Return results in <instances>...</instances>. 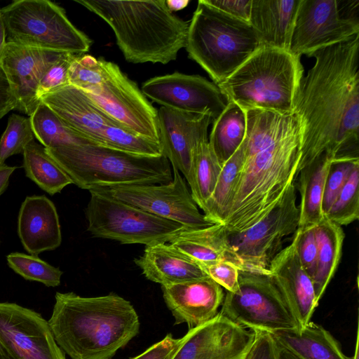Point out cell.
I'll return each instance as SVG.
<instances>
[{"mask_svg": "<svg viewBox=\"0 0 359 359\" xmlns=\"http://www.w3.org/2000/svg\"><path fill=\"white\" fill-rule=\"evenodd\" d=\"M310 57L315 64L294 110L302 130L297 174L322 154L335 159L358 158L359 151V34Z\"/></svg>", "mask_w": 359, "mask_h": 359, "instance_id": "6da1fadb", "label": "cell"}, {"mask_svg": "<svg viewBox=\"0 0 359 359\" xmlns=\"http://www.w3.org/2000/svg\"><path fill=\"white\" fill-rule=\"evenodd\" d=\"M245 161L228 215L229 234L241 233L264 217L295 181L302 130L294 113L246 110Z\"/></svg>", "mask_w": 359, "mask_h": 359, "instance_id": "7a4b0ae2", "label": "cell"}, {"mask_svg": "<svg viewBox=\"0 0 359 359\" xmlns=\"http://www.w3.org/2000/svg\"><path fill=\"white\" fill-rule=\"evenodd\" d=\"M55 298L48 322L56 343L72 359H111L139 332L133 306L116 294L85 297L57 292Z\"/></svg>", "mask_w": 359, "mask_h": 359, "instance_id": "3957f363", "label": "cell"}, {"mask_svg": "<svg viewBox=\"0 0 359 359\" xmlns=\"http://www.w3.org/2000/svg\"><path fill=\"white\" fill-rule=\"evenodd\" d=\"M75 1L109 25L128 62L165 65L185 48L189 22L171 12L165 0Z\"/></svg>", "mask_w": 359, "mask_h": 359, "instance_id": "277c9868", "label": "cell"}, {"mask_svg": "<svg viewBox=\"0 0 359 359\" xmlns=\"http://www.w3.org/2000/svg\"><path fill=\"white\" fill-rule=\"evenodd\" d=\"M46 150L73 184L88 191L100 186L168 184L173 179L163 155H139L91 143Z\"/></svg>", "mask_w": 359, "mask_h": 359, "instance_id": "5b68a950", "label": "cell"}, {"mask_svg": "<svg viewBox=\"0 0 359 359\" xmlns=\"http://www.w3.org/2000/svg\"><path fill=\"white\" fill-rule=\"evenodd\" d=\"M303 72L299 57L287 50L262 47L217 86L245 111L289 114L294 112Z\"/></svg>", "mask_w": 359, "mask_h": 359, "instance_id": "8992f818", "label": "cell"}, {"mask_svg": "<svg viewBox=\"0 0 359 359\" xmlns=\"http://www.w3.org/2000/svg\"><path fill=\"white\" fill-rule=\"evenodd\" d=\"M262 48L259 37L248 22L233 18L210 5L198 1L189 24L186 50L219 85Z\"/></svg>", "mask_w": 359, "mask_h": 359, "instance_id": "52a82bcc", "label": "cell"}, {"mask_svg": "<svg viewBox=\"0 0 359 359\" xmlns=\"http://www.w3.org/2000/svg\"><path fill=\"white\" fill-rule=\"evenodd\" d=\"M7 41L43 50L82 54L91 40L48 0H17L1 8Z\"/></svg>", "mask_w": 359, "mask_h": 359, "instance_id": "ba28073f", "label": "cell"}, {"mask_svg": "<svg viewBox=\"0 0 359 359\" xmlns=\"http://www.w3.org/2000/svg\"><path fill=\"white\" fill-rule=\"evenodd\" d=\"M222 305V314L252 331L271 334L301 327L270 274L240 271L238 290L227 291Z\"/></svg>", "mask_w": 359, "mask_h": 359, "instance_id": "9c48e42d", "label": "cell"}, {"mask_svg": "<svg viewBox=\"0 0 359 359\" xmlns=\"http://www.w3.org/2000/svg\"><path fill=\"white\" fill-rule=\"evenodd\" d=\"M88 231L95 237L123 244L150 245L169 243L183 224L144 211L123 202L90 193L86 209Z\"/></svg>", "mask_w": 359, "mask_h": 359, "instance_id": "30bf717a", "label": "cell"}, {"mask_svg": "<svg viewBox=\"0 0 359 359\" xmlns=\"http://www.w3.org/2000/svg\"><path fill=\"white\" fill-rule=\"evenodd\" d=\"M294 182L264 217L241 233L229 234L242 271L269 275L270 264L282 250L285 238L297 231L299 208Z\"/></svg>", "mask_w": 359, "mask_h": 359, "instance_id": "8fae6325", "label": "cell"}, {"mask_svg": "<svg viewBox=\"0 0 359 359\" xmlns=\"http://www.w3.org/2000/svg\"><path fill=\"white\" fill-rule=\"evenodd\" d=\"M300 0L289 51L310 57L323 48L348 40L359 34V1Z\"/></svg>", "mask_w": 359, "mask_h": 359, "instance_id": "7c38bea8", "label": "cell"}, {"mask_svg": "<svg viewBox=\"0 0 359 359\" xmlns=\"http://www.w3.org/2000/svg\"><path fill=\"white\" fill-rule=\"evenodd\" d=\"M102 66L101 86L85 93L120 127L159 143L156 109L116 64L102 58Z\"/></svg>", "mask_w": 359, "mask_h": 359, "instance_id": "4fadbf2b", "label": "cell"}, {"mask_svg": "<svg viewBox=\"0 0 359 359\" xmlns=\"http://www.w3.org/2000/svg\"><path fill=\"white\" fill-rule=\"evenodd\" d=\"M172 170L173 179L168 184L100 186L89 191L179 222L187 229L214 224L199 211L179 170L172 167Z\"/></svg>", "mask_w": 359, "mask_h": 359, "instance_id": "5bb4252c", "label": "cell"}, {"mask_svg": "<svg viewBox=\"0 0 359 359\" xmlns=\"http://www.w3.org/2000/svg\"><path fill=\"white\" fill-rule=\"evenodd\" d=\"M143 94L162 107L215 121L230 100L217 85L199 75L180 72L151 78L142 86Z\"/></svg>", "mask_w": 359, "mask_h": 359, "instance_id": "9a60e30c", "label": "cell"}, {"mask_svg": "<svg viewBox=\"0 0 359 359\" xmlns=\"http://www.w3.org/2000/svg\"><path fill=\"white\" fill-rule=\"evenodd\" d=\"M0 346L11 359H66L48 322L14 303H0Z\"/></svg>", "mask_w": 359, "mask_h": 359, "instance_id": "2e32d148", "label": "cell"}, {"mask_svg": "<svg viewBox=\"0 0 359 359\" xmlns=\"http://www.w3.org/2000/svg\"><path fill=\"white\" fill-rule=\"evenodd\" d=\"M255 331L220 312L189 330L171 359H245L255 340Z\"/></svg>", "mask_w": 359, "mask_h": 359, "instance_id": "e0dca14e", "label": "cell"}, {"mask_svg": "<svg viewBox=\"0 0 359 359\" xmlns=\"http://www.w3.org/2000/svg\"><path fill=\"white\" fill-rule=\"evenodd\" d=\"M62 53L7 41L0 67L16 99V109L29 116L33 114L41 102L37 94L41 76Z\"/></svg>", "mask_w": 359, "mask_h": 359, "instance_id": "ac0fdd59", "label": "cell"}, {"mask_svg": "<svg viewBox=\"0 0 359 359\" xmlns=\"http://www.w3.org/2000/svg\"><path fill=\"white\" fill-rule=\"evenodd\" d=\"M213 123L207 115L181 111L164 107L158 111L159 143L162 154L187 177L193 154L198 146L208 140V129Z\"/></svg>", "mask_w": 359, "mask_h": 359, "instance_id": "d6986e66", "label": "cell"}, {"mask_svg": "<svg viewBox=\"0 0 359 359\" xmlns=\"http://www.w3.org/2000/svg\"><path fill=\"white\" fill-rule=\"evenodd\" d=\"M165 303L175 318V325L187 323L189 329L217 316L224 294L211 278L161 286Z\"/></svg>", "mask_w": 359, "mask_h": 359, "instance_id": "ffe728a7", "label": "cell"}, {"mask_svg": "<svg viewBox=\"0 0 359 359\" xmlns=\"http://www.w3.org/2000/svg\"><path fill=\"white\" fill-rule=\"evenodd\" d=\"M72 131L99 145L100 135L108 126H117L82 90L67 85L40 97Z\"/></svg>", "mask_w": 359, "mask_h": 359, "instance_id": "44dd1931", "label": "cell"}, {"mask_svg": "<svg viewBox=\"0 0 359 359\" xmlns=\"http://www.w3.org/2000/svg\"><path fill=\"white\" fill-rule=\"evenodd\" d=\"M269 270L301 327L307 325L311 322L319 302L313 280L300 262L294 239L272 259Z\"/></svg>", "mask_w": 359, "mask_h": 359, "instance_id": "7402d4cb", "label": "cell"}, {"mask_svg": "<svg viewBox=\"0 0 359 359\" xmlns=\"http://www.w3.org/2000/svg\"><path fill=\"white\" fill-rule=\"evenodd\" d=\"M18 233L30 255L57 248L62 243V233L54 203L44 195L27 196L18 214Z\"/></svg>", "mask_w": 359, "mask_h": 359, "instance_id": "603a6c76", "label": "cell"}, {"mask_svg": "<svg viewBox=\"0 0 359 359\" xmlns=\"http://www.w3.org/2000/svg\"><path fill=\"white\" fill-rule=\"evenodd\" d=\"M300 0H252L249 23L262 47L289 51Z\"/></svg>", "mask_w": 359, "mask_h": 359, "instance_id": "cb8c5ba5", "label": "cell"}, {"mask_svg": "<svg viewBox=\"0 0 359 359\" xmlns=\"http://www.w3.org/2000/svg\"><path fill=\"white\" fill-rule=\"evenodd\" d=\"M135 263L147 279L161 286L208 276L198 264L169 243L147 245Z\"/></svg>", "mask_w": 359, "mask_h": 359, "instance_id": "d4e9b609", "label": "cell"}, {"mask_svg": "<svg viewBox=\"0 0 359 359\" xmlns=\"http://www.w3.org/2000/svg\"><path fill=\"white\" fill-rule=\"evenodd\" d=\"M229 233L223 224H214L201 229H185L175 236L169 243L199 266L220 260L241 266L232 250Z\"/></svg>", "mask_w": 359, "mask_h": 359, "instance_id": "484cf974", "label": "cell"}, {"mask_svg": "<svg viewBox=\"0 0 359 359\" xmlns=\"http://www.w3.org/2000/svg\"><path fill=\"white\" fill-rule=\"evenodd\" d=\"M270 334L276 343L300 359H353L344 353L327 330L311 321L300 328Z\"/></svg>", "mask_w": 359, "mask_h": 359, "instance_id": "4316f807", "label": "cell"}, {"mask_svg": "<svg viewBox=\"0 0 359 359\" xmlns=\"http://www.w3.org/2000/svg\"><path fill=\"white\" fill-rule=\"evenodd\" d=\"M331 159L322 154L297 174L300 194L298 228L314 226L325 218L323 198Z\"/></svg>", "mask_w": 359, "mask_h": 359, "instance_id": "83f0119b", "label": "cell"}, {"mask_svg": "<svg viewBox=\"0 0 359 359\" xmlns=\"http://www.w3.org/2000/svg\"><path fill=\"white\" fill-rule=\"evenodd\" d=\"M314 231L318 255L316 270L312 280L319 302L339 263L345 235L341 226L325 217L314 226Z\"/></svg>", "mask_w": 359, "mask_h": 359, "instance_id": "f1b7e54d", "label": "cell"}, {"mask_svg": "<svg viewBox=\"0 0 359 359\" xmlns=\"http://www.w3.org/2000/svg\"><path fill=\"white\" fill-rule=\"evenodd\" d=\"M246 128L245 111L232 101L213 121L208 143L222 166L241 145Z\"/></svg>", "mask_w": 359, "mask_h": 359, "instance_id": "f546056e", "label": "cell"}, {"mask_svg": "<svg viewBox=\"0 0 359 359\" xmlns=\"http://www.w3.org/2000/svg\"><path fill=\"white\" fill-rule=\"evenodd\" d=\"M245 155L244 140L236 151L223 164L215 189L201 209L205 219L212 224H223L228 215Z\"/></svg>", "mask_w": 359, "mask_h": 359, "instance_id": "4dcf8cb0", "label": "cell"}, {"mask_svg": "<svg viewBox=\"0 0 359 359\" xmlns=\"http://www.w3.org/2000/svg\"><path fill=\"white\" fill-rule=\"evenodd\" d=\"M22 155L26 176L48 194L60 193L73 183L41 144L34 140L31 142L25 147Z\"/></svg>", "mask_w": 359, "mask_h": 359, "instance_id": "1f68e13d", "label": "cell"}, {"mask_svg": "<svg viewBox=\"0 0 359 359\" xmlns=\"http://www.w3.org/2000/svg\"><path fill=\"white\" fill-rule=\"evenodd\" d=\"M222 167L208 140L201 142L193 154L189 175L186 178L191 196L201 209L211 196Z\"/></svg>", "mask_w": 359, "mask_h": 359, "instance_id": "d6a6232c", "label": "cell"}, {"mask_svg": "<svg viewBox=\"0 0 359 359\" xmlns=\"http://www.w3.org/2000/svg\"><path fill=\"white\" fill-rule=\"evenodd\" d=\"M29 119L35 137L46 149L68 144L91 143L68 128L41 101L29 116Z\"/></svg>", "mask_w": 359, "mask_h": 359, "instance_id": "836d02e7", "label": "cell"}, {"mask_svg": "<svg viewBox=\"0 0 359 359\" xmlns=\"http://www.w3.org/2000/svg\"><path fill=\"white\" fill-rule=\"evenodd\" d=\"M6 259L9 267L25 280L37 281L47 287L60 284L63 272L37 255L12 252L7 255Z\"/></svg>", "mask_w": 359, "mask_h": 359, "instance_id": "e575fe53", "label": "cell"}, {"mask_svg": "<svg viewBox=\"0 0 359 359\" xmlns=\"http://www.w3.org/2000/svg\"><path fill=\"white\" fill-rule=\"evenodd\" d=\"M99 145L139 155H163L158 142L137 135L117 126H108L103 129Z\"/></svg>", "mask_w": 359, "mask_h": 359, "instance_id": "d590c367", "label": "cell"}, {"mask_svg": "<svg viewBox=\"0 0 359 359\" xmlns=\"http://www.w3.org/2000/svg\"><path fill=\"white\" fill-rule=\"evenodd\" d=\"M358 184L359 164L353 169L325 217L340 226L356 221L359 217Z\"/></svg>", "mask_w": 359, "mask_h": 359, "instance_id": "8d00e7d4", "label": "cell"}, {"mask_svg": "<svg viewBox=\"0 0 359 359\" xmlns=\"http://www.w3.org/2000/svg\"><path fill=\"white\" fill-rule=\"evenodd\" d=\"M34 137L29 118L12 114L0 139V164L13 155L22 154Z\"/></svg>", "mask_w": 359, "mask_h": 359, "instance_id": "74e56055", "label": "cell"}, {"mask_svg": "<svg viewBox=\"0 0 359 359\" xmlns=\"http://www.w3.org/2000/svg\"><path fill=\"white\" fill-rule=\"evenodd\" d=\"M68 80L69 85L86 93L97 88L103 80L102 58L76 54L69 69Z\"/></svg>", "mask_w": 359, "mask_h": 359, "instance_id": "f35d334b", "label": "cell"}, {"mask_svg": "<svg viewBox=\"0 0 359 359\" xmlns=\"http://www.w3.org/2000/svg\"><path fill=\"white\" fill-rule=\"evenodd\" d=\"M359 164V158H340L331 161L327 174L323 198L324 215L327 213L353 169Z\"/></svg>", "mask_w": 359, "mask_h": 359, "instance_id": "ab89813d", "label": "cell"}, {"mask_svg": "<svg viewBox=\"0 0 359 359\" xmlns=\"http://www.w3.org/2000/svg\"><path fill=\"white\" fill-rule=\"evenodd\" d=\"M76 54L62 53L43 71L38 86V97L69 85L68 73L70 65Z\"/></svg>", "mask_w": 359, "mask_h": 359, "instance_id": "60d3db41", "label": "cell"}, {"mask_svg": "<svg viewBox=\"0 0 359 359\" xmlns=\"http://www.w3.org/2000/svg\"><path fill=\"white\" fill-rule=\"evenodd\" d=\"M314 226L297 228L293 236L300 262L312 280L316 270L318 255Z\"/></svg>", "mask_w": 359, "mask_h": 359, "instance_id": "b9f144b4", "label": "cell"}, {"mask_svg": "<svg viewBox=\"0 0 359 359\" xmlns=\"http://www.w3.org/2000/svg\"><path fill=\"white\" fill-rule=\"evenodd\" d=\"M206 275L226 291L235 292L238 288L239 269L227 260H220L200 266Z\"/></svg>", "mask_w": 359, "mask_h": 359, "instance_id": "7bdbcfd3", "label": "cell"}, {"mask_svg": "<svg viewBox=\"0 0 359 359\" xmlns=\"http://www.w3.org/2000/svg\"><path fill=\"white\" fill-rule=\"evenodd\" d=\"M181 339H175L171 334L153 344L144 352L130 359H171L180 344Z\"/></svg>", "mask_w": 359, "mask_h": 359, "instance_id": "ee69618b", "label": "cell"}, {"mask_svg": "<svg viewBox=\"0 0 359 359\" xmlns=\"http://www.w3.org/2000/svg\"><path fill=\"white\" fill-rule=\"evenodd\" d=\"M208 4L224 13L248 22L250 16L252 0H205Z\"/></svg>", "mask_w": 359, "mask_h": 359, "instance_id": "f6af8a7d", "label": "cell"}, {"mask_svg": "<svg viewBox=\"0 0 359 359\" xmlns=\"http://www.w3.org/2000/svg\"><path fill=\"white\" fill-rule=\"evenodd\" d=\"M255 340L247 355V359H276V343L271 334L255 331Z\"/></svg>", "mask_w": 359, "mask_h": 359, "instance_id": "bcb514c9", "label": "cell"}, {"mask_svg": "<svg viewBox=\"0 0 359 359\" xmlns=\"http://www.w3.org/2000/svg\"><path fill=\"white\" fill-rule=\"evenodd\" d=\"M17 101L5 74L0 67V119L13 109Z\"/></svg>", "mask_w": 359, "mask_h": 359, "instance_id": "7dc6e473", "label": "cell"}, {"mask_svg": "<svg viewBox=\"0 0 359 359\" xmlns=\"http://www.w3.org/2000/svg\"><path fill=\"white\" fill-rule=\"evenodd\" d=\"M16 168L15 166H9L4 163L0 164V196L6 190L10 177Z\"/></svg>", "mask_w": 359, "mask_h": 359, "instance_id": "c3c4849f", "label": "cell"}, {"mask_svg": "<svg viewBox=\"0 0 359 359\" xmlns=\"http://www.w3.org/2000/svg\"><path fill=\"white\" fill-rule=\"evenodd\" d=\"M274 340V339H273ZM275 341V340H274ZM276 343V359H300L292 353Z\"/></svg>", "mask_w": 359, "mask_h": 359, "instance_id": "681fc988", "label": "cell"}, {"mask_svg": "<svg viewBox=\"0 0 359 359\" xmlns=\"http://www.w3.org/2000/svg\"><path fill=\"white\" fill-rule=\"evenodd\" d=\"M189 2V0H167L165 4L171 12H174L184 8Z\"/></svg>", "mask_w": 359, "mask_h": 359, "instance_id": "f907efd6", "label": "cell"}, {"mask_svg": "<svg viewBox=\"0 0 359 359\" xmlns=\"http://www.w3.org/2000/svg\"><path fill=\"white\" fill-rule=\"evenodd\" d=\"M7 42L6 27L0 8V59Z\"/></svg>", "mask_w": 359, "mask_h": 359, "instance_id": "816d5d0a", "label": "cell"}, {"mask_svg": "<svg viewBox=\"0 0 359 359\" xmlns=\"http://www.w3.org/2000/svg\"><path fill=\"white\" fill-rule=\"evenodd\" d=\"M358 330H357L355 348L353 359H358Z\"/></svg>", "mask_w": 359, "mask_h": 359, "instance_id": "f5cc1de1", "label": "cell"}, {"mask_svg": "<svg viewBox=\"0 0 359 359\" xmlns=\"http://www.w3.org/2000/svg\"><path fill=\"white\" fill-rule=\"evenodd\" d=\"M0 359H11L1 346H0Z\"/></svg>", "mask_w": 359, "mask_h": 359, "instance_id": "db71d44e", "label": "cell"}, {"mask_svg": "<svg viewBox=\"0 0 359 359\" xmlns=\"http://www.w3.org/2000/svg\"><path fill=\"white\" fill-rule=\"evenodd\" d=\"M245 359H247V358H245Z\"/></svg>", "mask_w": 359, "mask_h": 359, "instance_id": "11a10c76", "label": "cell"}, {"mask_svg": "<svg viewBox=\"0 0 359 359\" xmlns=\"http://www.w3.org/2000/svg\"><path fill=\"white\" fill-rule=\"evenodd\" d=\"M0 243H1V242H0Z\"/></svg>", "mask_w": 359, "mask_h": 359, "instance_id": "9f6ffc18", "label": "cell"}]
</instances>
